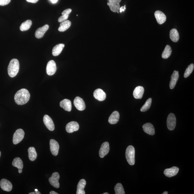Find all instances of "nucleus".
I'll return each instance as SVG.
<instances>
[{"label":"nucleus","instance_id":"4468645a","mask_svg":"<svg viewBox=\"0 0 194 194\" xmlns=\"http://www.w3.org/2000/svg\"><path fill=\"white\" fill-rule=\"evenodd\" d=\"M110 150L109 143L108 142H103L99 150V156L101 158H103L108 154Z\"/></svg>","mask_w":194,"mask_h":194},{"label":"nucleus","instance_id":"2eb2a0df","mask_svg":"<svg viewBox=\"0 0 194 194\" xmlns=\"http://www.w3.org/2000/svg\"><path fill=\"white\" fill-rule=\"evenodd\" d=\"M179 171V168L178 167H173L170 168L165 169L164 173L167 177L171 178L176 176L178 174Z\"/></svg>","mask_w":194,"mask_h":194},{"label":"nucleus","instance_id":"4be33fe9","mask_svg":"<svg viewBox=\"0 0 194 194\" xmlns=\"http://www.w3.org/2000/svg\"><path fill=\"white\" fill-rule=\"evenodd\" d=\"M60 106L64 110L68 112H71L72 110L71 102L68 99H64L60 102Z\"/></svg>","mask_w":194,"mask_h":194},{"label":"nucleus","instance_id":"2f4dec72","mask_svg":"<svg viewBox=\"0 0 194 194\" xmlns=\"http://www.w3.org/2000/svg\"><path fill=\"white\" fill-rule=\"evenodd\" d=\"M13 166L17 167L19 169H22L23 168V162L19 157L14 158L12 162Z\"/></svg>","mask_w":194,"mask_h":194},{"label":"nucleus","instance_id":"79ce46f5","mask_svg":"<svg viewBox=\"0 0 194 194\" xmlns=\"http://www.w3.org/2000/svg\"><path fill=\"white\" fill-rule=\"evenodd\" d=\"M35 194H41V193L39 191H35Z\"/></svg>","mask_w":194,"mask_h":194},{"label":"nucleus","instance_id":"b1692460","mask_svg":"<svg viewBox=\"0 0 194 194\" xmlns=\"http://www.w3.org/2000/svg\"><path fill=\"white\" fill-rule=\"evenodd\" d=\"M86 182L84 179H82L79 182L77 186V194H85L84 188L86 185Z\"/></svg>","mask_w":194,"mask_h":194},{"label":"nucleus","instance_id":"9b49d317","mask_svg":"<svg viewBox=\"0 0 194 194\" xmlns=\"http://www.w3.org/2000/svg\"><path fill=\"white\" fill-rule=\"evenodd\" d=\"M0 186L3 191L10 192L12 189V185L11 183L8 180L3 179L0 181Z\"/></svg>","mask_w":194,"mask_h":194},{"label":"nucleus","instance_id":"9d476101","mask_svg":"<svg viewBox=\"0 0 194 194\" xmlns=\"http://www.w3.org/2000/svg\"><path fill=\"white\" fill-rule=\"evenodd\" d=\"M43 121L45 126L49 130L53 131L55 129L54 122L52 119L47 115H46L43 118Z\"/></svg>","mask_w":194,"mask_h":194},{"label":"nucleus","instance_id":"58836bf2","mask_svg":"<svg viewBox=\"0 0 194 194\" xmlns=\"http://www.w3.org/2000/svg\"><path fill=\"white\" fill-rule=\"evenodd\" d=\"M52 3H56L57 2L58 0H50Z\"/></svg>","mask_w":194,"mask_h":194},{"label":"nucleus","instance_id":"f03ea898","mask_svg":"<svg viewBox=\"0 0 194 194\" xmlns=\"http://www.w3.org/2000/svg\"><path fill=\"white\" fill-rule=\"evenodd\" d=\"M20 68L19 62L16 59H13L9 62L8 68V72L9 76L14 78L18 74Z\"/></svg>","mask_w":194,"mask_h":194},{"label":"nucleus","instance_id":"e433bc0d","mask_svg":"<svg viewBox=\"0 0 194 194\" xmlns=\"http://www.w3.org/2000/svg\"><path fill=\"white\" fill-rule=\"evenodd\" d=\"M126 5H124V7H120V9H119V11L120 13H121L122 12H124V11H125L126 9Z\"/></svg>","mask_w":194,"mask_h":194},{"label":"nucleus","instance_id":"de8ad7c7","mask_svg":"<svg viewBox=\"0 0 194 194\" xmlns=\"http://www.w3.org/2000/svg\"><path fill=\"white\" fill-rule=\"evenodd\" d=\"M1 152L0 151V157H1Z\"/></svg>","mask_w":194,"mask_h":194},{"label":"nucleus","instance_id":"f3484780","mask_svg":"<svg viewBox=\"0 0 194 194\" xmlns=\"http://www.w3.org/2000/svg\"><path fill=\"white\" fill-rule=\"evenodd\" d=\"M49 29V26L48 24H46L43 27L39 28L35 32V37L37 39L42 38Z\"/></svg>","mask_w":194,"mask_h":194},{"label":"nucleus","instance_id":"c03bdc74","mask_svg":"<svg viewBox=\"0 0 194 194\" xmlns=\"http://www.w3.org/2000/svg\"><path fill=\"white\" fill-rule=\"evenodd\" d=\"M29 194H35V192H31L29 193Z\"/></svg>","mask_w":194,"mask_h":194},{"label":"nucleus","instance_id":"0eeeda50","mask_svg":"<svg viewBox=\"0 0 194 194\" xmlns=\"http://www.w3.org/2000/svg\"><path fill=\"white\" fill-rule=\"evenodd\" d=\"M60 176L58 172L52 173V176L49 178V181L51 185L56 188H59L60 186L59 180Z\"/></svg>","mask_w":194,"mask_h":194},{"label":"nucleus","instance_id":"6ab92c4d","mask_svg":"<svg viewBox=\"0 0 194 194\" xmlns=\"http://www.w3.org/2000/svg\"><path fill=\"white\" fill-rule=\"evenodd\" d=\"M179 78L178 71H174L171 77V80L169 84V87L171 89H173L176 86Z\"/></svg>","mask_w":194,"mask_h":194},{"label":"nucleus","instance_id":"cd10ccee","mask_svg":"<svg viewBox=\"0 0 194 194\" xmlns=\"http://www.w3.org/2000/svg\"><path fill=\"white\" fill-rule=\"evenodd\" d=\"M71 25V22L69 20H66L61 22L58 28V30L60 32H64L68 29Z\"/></svg>","mask_w":194,"mask_h":194},{"label":"nucleus","instance_id":"bb28decb","mask_svg":"<svg viewBox=\"0 0 194 194\" xmlns=\"http://www.w3.org/2000/svg\"><path fill=\"white\" fill-rule=\"evenodd\" d=\"M72 11L71 9L68 8L65 9L62 12V16L60 17L58 19V21L59 22H62L65 21L67 20L68 18L69 14Z\"/></svg>","mask_w":194,"mask_h":194},{"label":"nucleus","instance_id":"72a5a7b5","mask_svg":"<svg viewBox=\"0 0 194 194\" xmlns=\"http://www.w3.org/2000/svg\"><path fill=\"white\" fill-rule=\"evenodd\" d=\"M114 190L116 194H124L125 193L124 188L122 184L118 183L116 184L114 187Z\"/></svg>","mask_w":194,"mask_h":194},{"label":"nucleus","instance_id":"c756f323","mask_svg":"<svg viewBox=\"0 0 194 194\" xmlns=\"http://www.w3.org/2000/svg\"><path fill=\"white\" fill-rule=\"evenodd\" d=\"M171 53H172V49H171L170 46L169 45H167L164 50L163 51L162 54V57L163 59H167L170 57Z\"/></svg>","mask_w":194,"mask_h":194},{"label":"nucleus","instance_id":"49530a36","mask_svg":"<svg viewBox=\"0 0 194 194\" xmlns=\"http://www.w3.org/2000/svg\"><path fill=\"white\" fill-rule=\"evenodd\" d=\"M35 191H38V190H37V189H35Z\"/></svg>","mask_w":194,"mask_h":194},{"label":"nucleus","instance_id":"5701e85b","mask_svg":"<svg viewBox=\"0 0 194 194\" xmlns=\"http://www.w3.org/2000/svg\"><path fill=\"white\" fill-rule=\"evenodd\" d=\"M119 113L117 111H114L109 117L108 120L109 123L112 124H116L119 121Z\"/></svg>","mask_w":194,"mask_h":194},{"label":"nucleus","instance_id":"473e14b6","mask_svg":"<svg viewBox=\"0 0 194 194\" xmlns=\"http://www.w3.org/2000/svg\"><path fill=\"white\" fill-rule=\"evenodd\" d=\"M152 101L151 98H150L147 100L145 103L140 109L141 112H145L150 108L151 105Z\"/></svg>","mask_w":194,"mask_h":194},{"label":"nucleus","instance_id":"4c0bfd02","mask_svg":"<svg viewBox=\"0 0 194 194\" xmlns=\"http://www.w3.org/2000/svg\"><path fill=\"white\" fill-rule=\"evenodd\" d=\"M28 2L32 3H36L39 0H26Z\"/></svg>","mask_w":194,"mask_h":194},{"label":"nucleus","instance_id":"aec40b11","mask_svg":"<svg viewBox=\"0 0 194 194\" xmlns=\"http://www.w3.org/2000/svg\"><path fill=\"white\" fill-rule=\"evenodd\" d=\"M144 93V88L142 86H138L135 87L133 93L134 97L136 99H141Z\"/></svg>","mask_w":194,"mask_h":194},{"label":"nucleus","instance_id":"20e7f679","mask_svg":"<svg viewBox=\"0 0 194 194\" xmlns=\"http://www.w3.org/2000/svg\"><path fill=\"white\" fill-rule=\"evenodd\" d=\"M24 135V132L23 129H17L13 136V142L14 145H17L23 140Z\"/></svg>","mask_w":194,"mask_h":194},{"label":"nucleus","instance_id":"37998d69","mask_svg":"<svg viewBox=\"0 0 194 194\" xmlns=\"http://www.w3.org/2000/svg\"><path fill=\"white\" fill-rule=\"evenodd\" d=\"M168 192H167V191L164 192L162 193V194H168Z\"/></svg>","mask_w":194,"mask_h":194},{"label":"nucleus","instance_id":"412c9836","mask_svg":"<svg viewBox=\"0 0 194 194\" xmlns=\"http://www.w3.org/2000/svg\"><path fill=\"white\" fill-rule=\"evenodd\" d=\"M143 129L145 132L150 135H154L155 134V129L151 123H148L143 126Z\"/></svg>","mask_w":194,"mask_h":194},{"label":"nucleus","instance_id":"ddd939ff","mask_svg":"<svg viewBox=\"0 0 194 194\" xmlns=\"http://www.w3.org/2000/svg\"><path fill=\"white\" fill-rule=\"evenodd\" d=\"M74 104L78 110L83 111L86 108V105L83 100L79 97H76L74 99Z\"/></svg>","mask_w":194,"mask_h":194},{"label":"nucleus","instance_id":"a19ab883","mask_svg":"<svg viewBox=\"0 0 194 194\" xmlns=\"http://www.w3.org/2000/svg\"><path fill=\"white\" fill-rule=\"evenodd\" d=\"M22 172V169H19L18 172L19 173H21Z\"/></svg>","mask_w":194,"mask_h":194},{"label":"nucleus","instance_id":"dca6fc26","mask_svg":"<svg viewBox=\"0 0 194 194\" xmlns=\"http://www.w3.org/2000/svg\"><path fill=\"white\" fill-rule=\"evenodd\" d=\"M94 97L99 101H104L106 98V94L100 88L96 90L94 93Z\"/></svg>","mask_w":194,"mask_h":194},{"label":"nucleus","instance_id":"39448f33","mask_svg":"<svg viewBox=\"0 0 194 194\" xmlns=\"http://www.w3.org/2000/svg\"><path fill=\"white\" fill-rule=\"evenodd\" d=\"M167 123V127L169 130H174L176 124V118L174 114L171 113L169 115Z\"/></svg>","mask_w":194,"mask_h":194},{"label":"nucleus","instance_id":"f704fd0d","mask_svg":"<svg viewBox=\"0 0 194 194\" xmlns=\"http://www.w3.org/2000/svg\"><path fill=\"white\" fill-rule=\"evenodd\" d=\"M194 68V65L193 64H191L186 68L185 72L184 73V78H187L193 72Z\"/></svg>","mask_w":194,"mask_h":194},{"label":"nucleus","instance_id":"423d86ee","mask_svg":"<svg viewBox=\"0 0 194 194\" xmlns=\"http://www.w3.org/2000/svg\"><path fill=\"white\" fill-rule=\"evenodd\" d=\"M122 0H109L107 5L111 11L114 12H118L120 8V3Z\"/></svg>","mask_w":194,"mask_h":194},{"label":"nucleus","instance_id":"f8f14e48","mask_svg":"<svg viewBox=\"0 0 194 194\" xmlns=\"http://www.w3.org/2000/svg\"><path fill=\"white\" fill-rule=\"evenodd\" d=\"M65 129L68 133H72L78 130L79 125L77 122L72 121L67 124Z\"/></svg>","mask_w":194,"mask_h":194},{"label":"nucleus","instance_id":"393cba45","mask_svg":"<svg viewBox=\"0 0 194 194\" xmlns=\"http://www.w3.org/2000/svg\"><path fill=\"white\" fill-rule=\"evenodd\" d=\"M65 45L63 44H59L55 46L52 50V54L54 56H57L61 53L62 51L65 47Z\"/></svg>","mask_w":194,"mask_h":194},{"label":"nucleus","instance_id":"c85d7f7f","mask_svg":"<svg viewBox=\"0 0 194 194\" xmlns=\"http://www.w3.org/2000/svg\"><path fill=\"white\" fill-rule=\"evenodd\" d=\"M28 151L29 152V157L30 161H35L37 157V154L35 148L33 147H30L28 149Z\"/></svg>","mask_w":194,"mask_h":194},{"label":"nucleus","instance_id":"f257e3e1","mask_svg":"<svg viewBox=\"0 0 194 194\" xmlns=\"http://www.w3.org/2000/svg\"><path fill=\"white\" fill-rule=\"evenodd\" d=\"M30 95L28 90L25 88H22L17 92L14 99L17 104L23 105L29 101Z\"/></svg>","mask_w":194,"mask_h":194},{"label":"nucleus","instance_id":"ea45409f","mask_svg":"<svg viewBox=\"0 0 194 194\" xmlns=\"http://www.w3.org/2000/svg\"><path fill=\"white\" fill-rule=\"evenodd\" d=\"M49 193L50 194H58V193H57V192H55L54 191H51Z\"/></svg>","mask_w":194,"mask_h":194},{"label":"nucleus","instance_id":"a18cd8bd","mask_svg":"<svg viewBox=\"0 0 194 194\" xmlns=\"http://www.w3.org/2000/svg\"><path fill=\"white\" fill-rule=\"evenodd\" d=\"M103 194H109V193H107V192H106V193H103Z\"/></svg>","mask_w":194,"mask_h":194},{"label":"nucleus","instance_id":"7c9ffc66","mask_svg":"<svg viewBox=\"0 0 194 194\" xmlns=\"http://www.w3.org/2000/svg\"><path fill=\"white\" fill-rule=\"evenodd\" d=\"M32 22L31 20H27L22 23L20 26V30L22 31L28 30L31 27Z\"/></svg>","mask_w":194,"mask_h":194},{"label":"nucleus","instance_id":"1a4fd4ad","mask_svg":"<svg viewBox=\"0 0 194 194\" xmlns=\"http://www.w3.org/2000/svg\"><path fill=\"white\" fill-rule=\"evenodd\" d=\"M50 150L52 154L54 156H57L59 152V144L57 141L54 139H51L50 141Z\"/></svg>","mask_w":194,"mask_h":194},{"label":"nucleus","instance_id":"a878e982","mask_svg":"<svg viewBox=\"0 0 194 194\" xmlns=\"http://www.w3.org/2000/svg\"><path fill=\"white\" fill-rule=\"evenodd\" d=\"M170 37L173 42H177L180 39V35L177 30L176 29H171L170 31Z\"/></svg>","mask_w":194,"mask_h":194},{"label":"nucleus","instance_id":"c9c22d12","mask_svg":"<svg viewBox=\"0 0 194 194\" xmlns=\"http://www.w3.org/2000/svg\"><path fill=\"white\" fill-rule=\"evenodd\" d=\"M11 0H0V5L4 6L8 4L10 2Z\"/></svg>","mask_w":194,"mask_h":194},{"label":"nucleus","instance_id":"7ed1b4c3","mask_svg":"<svg viewBox=\"0 0 194 194\" xmlns=\"http://www.w3.org/2000/svg\"><path fill=\"white\" fill-rule=\"evenodd\" d=\"M135 149L134 147L131 145L128 146L126 150V157L130 165L135 164Z\"/></svg>","mask_w":194,"mask_h":194},{"label":"nucleus","instance_id":"6e6552de","mask_svg":"<svg viewBox=\"0 0 194 194\" xmlns=\"http://www.w3.org/2000/svg\"><path fill=\"white\" fill-rule=\"evenodd\" d=\"M46 73L49 76H52L56 72V62L53 60H51L47 64Z\"/></svg>","mask_w":194,"mask_h":194},{"label":"nucleus","instance_id":"a211bd4d","mask_svg":"<svg viewBox=\"0 0 194 194\" xmlns=\"http://www.w3.org/2000/svg\"><path fill=\"white\" fill-rule=\"evenodd\" d=\"M154 14L158 24H161L165 23L167 20V17L164 13L161 11H157Z\"/></svg>","mask_w":194,"mask_h":194}]
</instances>
